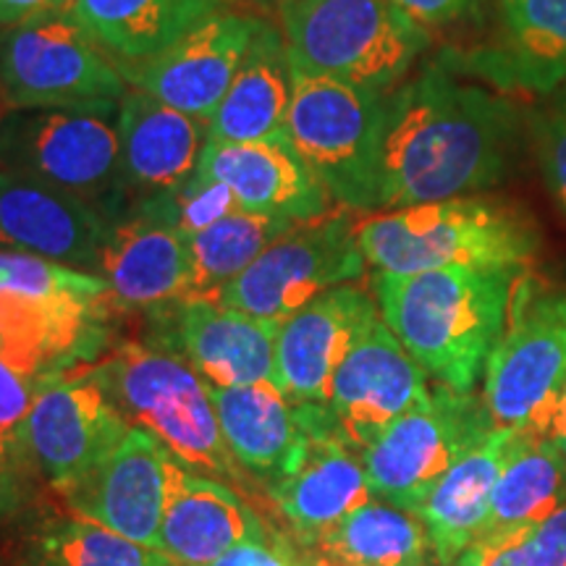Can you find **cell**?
<instances>
[{
    "mask_svg": "<svg viewBox=\"0 0 566 566\" xmlns=\"http://www.w3.org/2000/svg\"><path fill=\"white\" fill-rule=\"evenodd\" d=\"M520 134L514 105L446 63L386 95L380 208L454 200L504 179Z\"/></svg>",
    "mask_w": 566,
    "mask_h": 566,
    "instance_id": "cell-1",
    "label": "cell"
},
{
    "mask_svg": "<svg viewBox=\"0 0 566 566\" xmlns=\"http://www.w3.org/2000/svg\"><path fill=\"white\" fill-rule=\"evenodd\" d=\"M522 268L378 273L375 296L391 334L436 384L472 394L506 331Z\"/></svg>",
    "mask_w": 566,
    "mask_h": 566,
    "instance_id": "cell-2",
    "label": "cell"
},
{
    "mask_svg": "<svg viewBox=\"0 0 566 566\" xmlns=\"http://www.w3.org/2000/svg\"><path fill=\"white\" fill-rule=\"evenodd\" d=\"M357 239L367 263L394 275L443 268H522L537 247L525 216L480 197L375 216L357 226Z\"/></svg>",
    "mask_w": 566,
    "mask_h": 566,
    "instance_id": "cell-3",
    "label": "cell"
},
{
    "mask_svg": "<svg viewBox=\"0 0 566 566\" xmlns=\"http://www.w3.org/2000/svg\"><path fill=\"white\" fill-rule=\"evenodd\" d=\"M0 171L80 197L108 221L132 212L118 103L0 113Z\"/></svg>",
    "mask_w": 566,
    "mask_h": 566,
    "instance_id": "cell-4",
    "label": "cell"
},
{
    "mask_svg": "<svg viewBox=\"0 0 566 566\" xmlns=\"http://www.w3.org/2000/svg\"><path fill=\"white\" fill-rule=\"evenodd\" d=\"M279 17L294 71L375 92L405 80L430 45L394 0H292Z\"/></svg>",
    "mask_w": 566,
    "mask_h": 566,
    "instance_id": "cell-5",
    "label": "cell"
},
{
    "mask_svg": "<svg viewBox=\"0 0 566 566\" xmlns=\"http://www.w3.org/2000/svg\"><path fill=\"white\" fill-rule=\"evenodd\" d=\"M386 92L294 71L283 137L323 184L352 210L380 208Z\"/></svg>",
    "mask_w": 566,
    "mask_h": 566,
    "instance_id": "cell-6",
    "label": "cell"
},
{
    "mask_svg": "<svg viewBox=\"0 0 566 566\" xmlns=\"http://www.w3.org/2000/svg\"><path fill=\"white\" fill-rule=\"evenodd\" d=\"M90 370L126 420L160 438L181 464L223 483H244L247 472L226 449L208 384L192 365L145 344H124Z\"/></svg>",
    "mask_w": 566,
    "mask_h": 566,
    "instance_id": "cell-7",
    "label": "cell"
},
{
    "mask_svg": "<svg viewBox=\"0 0 566 566\" xmlns=\"http://www.w3.org/2000/svg\"><path fill=\"white\" fill-rule=\"evenodd\" d=\"M111 289L101 275L0 250V354L51 373L97 334Z\"/></svg>",
    "mask_w": 566,
    "mask_h": 566,
    "instance_id": "cell-8",
    "label": "cell"
},
{
    "mask_svg": "<svg viewBox=\"0 0 566 566\" xmlns=\"http://www.w3.org/2000/svg\"><path fill=\"white\" fill-rule=\"evenodd\" d=\"M122 66L63 9L0 30V103L11 111L122 103Z\"/></svg>",
    "mask_w": 566,
    "mask_h": 566,
    "instance_id": "cell-9",
    "label": "cell"
},
{
    "mask_svg": "<svg viewBox=\"0 0 566 566\" xmlns=\"http://www.w3.org/2000/svg\"><path fill=\"white\" fill-rule=\"evenodd\" d=\"M566 388V296L514 292L506 331L485 365L483 401L499 428L554 436Z\"/></svg>",
    "mask_w": 566,
    "mask_h": 566,
    "instance_id": "cell-10",
    "label": "cell"
},
{
    "mask_svg": "<svg viewBox=\"0 0 566 566\" xmlns=\"http://www.w3.org/2000/svg\"><path fill=\"white\" fill-rule=\"evenodd\" d=\"M495 428L485 401L438 384L359 454L373 495L417 514L446 472Z\"/></svg>",
    "mask_w": 566,
    "mask_h": 566,
    "instance_id": "cell-11",
    "label": "cell"
},
{
    "mask_svg": "<svg viewBox=\"0 0 566 566\" xmlns=\"http://www.w3.org/2000/svg\"><path fill=\"white\" fill-rule=\"evenodd\" d=\"M365 263L352 216L336 212L294 223L212 300L260 321L283 323L315 296L359 279Z\"/></svg>",
    "mask_w": 566,
    "mask_h": 566,
    "instance_id": "cell-12",
    "label": "cell"
},
{
    "mask_svg": "<svg viewBox=\"0 0 566 566\" xmlns=\"http://www.w3.org/2000/svg\"><path fill=\"white\" fill-rule=\"evenodd\" d=\"M184 464L150 430L132 424L113 454L63 488L71 514L158 551L163 516Z\"/></svg>",
    "mask_w": 566,
    "mask_h": 566,
    "instance_id": "cell-13",
    "label": "cell"
},
{
    "mask_svg": "<svg viewBox=\"0 0 566 566\" xmlns=\"http://www.w3.org/2000/svg\"><path fill=\"white\" fill-rule=\"evenodd\" d=\"M129 428L132 422L113 405L95 373L55 375L27 415L21 446L42 475L63 491L105 462Z\"/></svg>",
    "mask_w": 566,
    "mask_h": 566,
    "instance_id": "cell-14",
    "label": "cell"
},
{
    "mask_svg": "<svg viewBox=\"0 0 566 566\" xmlns=\"http://www.w3.org/2000/svg\"><path fill=\"white\" fill-rule=\"evenodd\" d=\"M302 441L268 495L302 546L373 501L363 459L338 436L325 405H300Z\"/></svg>",
    "mask_w": 566,
    "mask_h": 566,
    "instance_id": "cell-15",
    "label": "cell"
},
{
    "mask_svg": "<svg viewBox=\"0 0 566 566\" xmlns=\"http://www.w3.org/2000/svg\"><path fill=\"white\" fill-rule=\"evenodd\" d=\"M263 19L223 9L166 51L139 63H118L129 87L197 118H210L250 53Z\"/></svg>",
    "mask_w": 566,
    "mask_h": 566,
    "instance_id": "cell-16",
    "label": "cell"
},
{
    "mask_svg": "<svg viewBox=\"0 0 566 566\" xmlns=\"http://www.w3.org/2000/svg\"><path fill=\"white\" fill-rule=\"evenodd\" d=\"M430 391L428 373L380 317L338 365L325 407L344 443L363 454L388 424L424 405Z\"/></svg>",
    "mask_w": 566,
    "mask_h": 566,
    "instance_id": "cell-17",
    "label": "cell"
},
{
    "mask_svg": "<svg viewBox=\"0 0 566 566\" xmlns=\"http://www.w3.org/2000/svg\"><path fill=\"white\" fill-rule=\"evenodd\" d=\"M375 302L359 289L336 286L281 323L273 384L292 405H328L346 354L378 323Z\"/></svg>",
    "mask_w": 566,
    "mask_h": 566,
    "instance_id": "cell-18",
    "label": "cell"
},
{
    "mask_svg": "<svg viewBox=\"0 0 566 566\" xmlns=\"http://www.w3.org/2000/svg\"><path fill=\"white\" fill-rule=\"evenodd\" d=\"M103 212L48 184L0 171V250L95 273L111 233Z\"/></svg>",
    "mask_w": 566,
    "mask_h": 566,
    "instance_id": "cell-19",
    "label": "cell"
},
{
    "mask_svg": "<svg viewBox=\"0 0 566 566\" xmlns=\"http://www.w3.org/2000/svg\"><path fill=\"white\" fill-rule=\"evenodd\" d=\"M95 275L111 300L126 307H158L192 294L189 237L150 205H137L111 223Z\"/></svg>",
    "mask_w": 566,
    "mask_h": 566,
    "instance_id": "cell-20",
    "label": "cell"
},
{
    "mask_svg": "<svg viewBox=\"0 0 566 566\" xmlns=\"http://www.w3.org/2000/svg\"><path fill=\"white\" fill-rule=\"evenodd\" d=\"M197 171L223 181L239 208L307 223L328 216L334 202L315 174L304 166L286 137L263 142L208 139Z\"/></svg>",
    "mask_w": 566,
    "mask_h": 566,
    "instance_id": "cell-21",
    "label": "cell"
},
{
    "mask_svg": "<svg viewBox=\"0 0 566 566\" xmlns=\"http://www.w3.org/2000/svg\"><path fill=\"white\" fill-rule=\"evenodd\" d=\"M122 163L134 208L150 197L174 192L200 166L210 139L208 118L189 116L129 87L118 103Z\"/></svg>",
    "mask_w": 566,
    "mask_h": 566,
    "instance_id": "cell-22",
    "label": "cell"
},
{
    "mask_svg": "<svg viewBox=\"0 0 566 566\" xmlns=\"http://www.w3.org/2000/svg\"><path fill=\"white\" fill-rule=\"evenodd\" d=\"M281 323L226 307L212 296L176 302L174 334L184 363L208 386H250L273 380Z\"/></svg>",
    "mask_w": 566,
    "mask_h": 566,
    "instance_id": "cell-23",
    "label": "cell"
},
{
    "mask_svg": "<svg viewBox=\"0 0 566 566\" xmlns=\"http://www.w3.org/2000/svg\"><path fill=\"white\" fill-rule=\"evenodd\" d=\"M499 42L446 63L501 90L566 97V0H499Z\"/></svg>",
    "mask_w": 566,
    "mask_h": 566,
    "instance_id": "cell-24",
    "label": "cell"
},
{
    "mask_svg": "<svg viewBox=\"0 0 566 566\" xmlns=\"http://www.w3.org/2000/svg\"><path fill=\"white\" fill-rule=\"evenodd\" d=\"M265 533L263 516L231 483L184 467L163 516L158 551L179 566H212L239 543Z\"/></svg>",
    "mask_w": 566,
    "mask_h": 566,
    "instance_id": "cell-25",
    "label": "cell"
},
{
    "mask_svg": "<svg viewBox=\"0 0 566 566\" xmlns=\"http://www.w3.org/2000/svg\"><path fill=\"white\" fill-rule=\"evenodd\" d=\"M514 428H495L472 446L430 491L417 516L428 530L438 566H451L483 537L491 495L506 462Z\"/></svg>",
    "mask_w": 566,
    "mask_h": 566,
    "instance_id": "cell-26",
    "label": "cell"
},
{
    "mask_svg": "<svg viewBox=\"0 0 566 566\" xmlns=\"http://www.w3.org/2000/svg\"><path fill=\"white\" fill-rule=\"evenodd\" d=\"M208 391L233 462L268 488L286 470L302 441L300 407L292 405L273 380L208 386Z\"/></svg>",
    "mask_w": 566,
    "mask_h": 566,
    "instance_id": "cell-27",
    "label": "cell"
},
{
    "mask_svg": "<svg viewBox=\"0 0 566 566\" xmlns=\"http://www.w3.org/2000/svg\"><path fill=\"white\" fill-rule=\"evenodd\" d=\"M294 66L279 27L263 19L229 92L208 118L210 139L263 142L283 137L292 105Z\"/></svg>",
    "mask_w": 566,
    "mask_h": 566,
    "instance_id": "cell-28",
    "label": "cell"
},
{
    "mask_svg": "<svg viewBox=\"0 0 566 566\" xmlns=\"http://www.w3.org/2000/svg\"><path fill=\"white\" fill-rule=\"evenodd\" d=\"M66 9L118 63H139L229 9V0H69Z\"/></svg>",
    "mask_w": 566,
    "mask_h": 566,
    "instance_id": "cell-29",
    "label": "cell"
},
{
    "mask_svg": "<svg viewBox=\"0 0 566 566\" xmlns=\"http://www.w3.org/2000/svg\"><path fill=\"white\" fill-rule=\"evenodd\" d=\"M562 504H566V459L562 449L548 438L516 430L495 480L483 537L541 525Z\"/></svg>",
    "mask_w": 566,
    "mask_h": 566,
    "instance_id": "cell-30",
    "label": "cell"
},
{
    "mask_svg": "<svg viewBox=\"0 0 566 566\" xmlns=\"http://www.w3.org/2000/svg\"><path fill=\"white\" fill-rule=\"evenodd\" d=\"M302 548L349 566H430L436 558L420 516L386 501H370Z\"/></svg>",
    "mask_w": 566,
    "mask_h": 566,
    "instance_id": "cell-31",
    "label": "cell"
},
{
    "mask_svg": "<svg viewBox=\"0 0 566 566\" xmlns=\"http://www.w3.org/2000/svg\"><path fill=\"white\" fill-rule=\"evenodd\" d=\"M292 226L294 223L286 218L239 208L212 223L210 229L189 237V252H192V294L189 296H216Z\"/></svg>",
    "mask_w": 566,
    "mask_h": 566,
    "instance_id": "cell-32",
    "label": "cell"
},
{
    "mask_svg": "<svg viewBox=\"0 0 566 566\" xmlns=\"http://www.w3.org/2000/svg\"><path fill=\"white\" fill-rule=\"evenodd\" d=\"M34 558L42 566H179L163 551L142 546L82 516L53 520L42 530Z\"/></svg>",
    "mask_w": 566,
    "mask_h": 566,
    "instance_id": "cell-33",
    "label": "cell"
},
{
    "mask_svg": "<svg viewBox=\"0 0 566 566\" xmlns=\"http://www.w3.org/2000/svg\"><path fill=\"white\" fill-rule=\"evenodd\" d=\"M464 554L475 566H566V504L541 525L483 537Z\"/></svg>",
    "mask_w": 566,
    "mask_h": 566,
    "instance_id": "cell-34",
    "label": "cell"
},
{
    "mask_svg": "<svg viewBox=\"0 0 566 566\" xmlns=\"http://www.w3.org/2000/svg\"><path fill=\"white\" fill-rule=\"evenodd\" d=\"M145 205H150L160 216H166L187 237L210 229L212 223H218L229 212L239 210V202L231 189L223 181L212 179V176L202 171H195L174 192L150 197V200H145Z\"/></svg>",
    "mask_w": 566,
    "mask_h": 566,
    "instance_id": "cell-35",
    "label": "cell"
},
{
    "mask_svg": "<svg viewBox=\"0 0 566 566\" xmlns=\"http://www.w3.org/2000/svg\"><path fill=\"white\" fill-rule=\"evenodd\" d=\"M55 375L32 370L11 359L9 354H0V443L9 446L17 454H24L21 430H24L27 415Z\"/></svg>",
    "mask_w": 566,
    "mask_h": 566,
    "instance_id": "cell-36",
    "label": "cell"
},
{
    "mask_svg": "<svg viewBox=\"0 0 566 566\" xmlns=\"http://www.w3.org/2000/svg\"><path fill=\"white\" fill-rule=\"evenodd\" d=\"M533 134L548 189L566 210V97L537 113L533 118Z\"/></svg>",
    "mask_w": 566,
    "mask_h": 566,
    "instance_id": "cell-37",
    "label": "cell"
},
{
    "mask_svg": "<svg viewBox=\"0 0 566 566\" xmlns=\"http://www.w3.org/2000/svg\"><path fill=\"white\" fill-rule=\"evenodd\" d=\"M212 566H310V558L302 546H289L283 537L268 530L265 535L239 543Z\"/></svg>",
    "mask_w": 566,
    "mask_h": 566,
    "instance_id": "cell-38",
    "label": "cell"
},
{
    "mask_svg": "<svg viewBox=\"0 0 566 566\" xmlns=\"http://www.w3.org/2000/svg\"><path fill=\"white\" fill-rule=\"evenodd\" d=\"M407 17L422 27H446L467 17L480 0H394Z\"/></svg>",
    "mask_w": 566,
    "mask_h": 566,
    "instance_id": "cell-39",
    "label": "cell"
},
{
    "mask_svg": "<svg viewBox=\"0 0 566 566\" xmlns=\"http://www.w3.org/2000/svg\"><path fill=\"white\" fill-rule=\"evenodd\" d=\"M21 454L0 443V516L11 514L19 506L21 488L17 478V459Z\"/></svg>",
    "mask_w": 566,
    "mask_h": 566,
    "instance_id": "cell-40",
    "label": "cell"
},
{
    "mask_svg": "<svg viewBox=\"0 0 566 566\" xmlns=\"http://www.w3.org/2000/svg\"><path fill=\"white\" fill-rule=\"evenodd\" d=\"M69 0H0V30L19 21L40 17V13L63 9Z\"/></svg>",
    "mask_w": 566,
    "mask_h": 566,
    "instance_id": "cell-41",
    "label": "cell"
},
{
    "mask_svg": "<svg viewBox=\"0 0 566 566\" xmlns=\"http://www.w3.org/2000/svg\"><path fill=\"white\" fill-rule=\"evenodd\" d=\"M551 441H554L558 449H562V454L566 459V388H564V396L562 401H558V412H556V424H554V436H551Z\"/></svg>",
    "mask_w": 566,
    "mask_h": 566,
    "instance_id": "cell-42",
    "label": "cell"
},
{
    "mask_svg": "<svg viewBox=\"0 0 566 566\" xmlns=\"http://www.w3.org/2000/svg\"><path fill=\"white\" fill-rule=\"evenodd\" d=\"M252 3L260 6V9H271V11L279 13V11L283 9V6L292 3V0H252Z\"/></svg>",
    "mask_w": 566,
    "mask_h": 566,
    "instance_id": "cell-43",
    "label": "cell"
},
{
    "mask_svg": "<svg viewBox=\"0 0 566 566\" xmlns=\"http://www.w3.org/2000/svg\"><path fill=\"white\" fill-rule=\"evenodd\" d=\"M307 558H310V566H349V564H338V562H328V558L313 556L310 551H307Z\"/></svg>",
    "mask_w": 566,
    "mask_h": 566,
    "instance_id": "cell-44",
    "label": "cell"
},
{
    "mask_svg": "<svg viewBox=\"0 0 566 566\" xmlns=\"http://www.w3.org/2000/svg\"><path fill=\"white\" fill-rule=\"evenodd\" d=\"M451 566H475V562H472V558H470V556H467V554H462V556H459V558H457V562H454V564H451Z\"/></svg>",
    "mask_w": 566,
    "mask_h": 566,
    "instance_id": "cell-45",
    "label": "cell"
},
{
    "mask_svg": "<svg viewBox=\"0 0 566 566\" xmlns=\"http://www.w3.org/2000/svg\"><path fill=\"white\" fill-rule=\"evenodd\" d=\"M34 566H42V564H40V562H38V558H34Z\"/></svg>",
    "mask_w": 566,
    "mask_h": 566,
    "instance_id": "cell-46",
    "label": "cell"
}]
</instances>
